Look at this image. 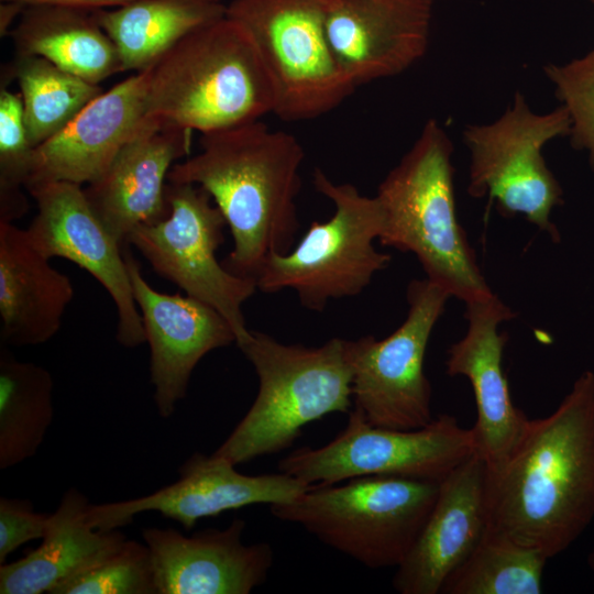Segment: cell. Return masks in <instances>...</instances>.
Returning a JSON list of instances; mask_svg holds the SVG:
<instances>
[{"label":"cell","mask_w":594,"mask_h":594,"mask_svg":"<svg viewBox=\"0 0 594 594\" xmlns=\"http://www.w3.org/2000/svg\"><path fill=\"white\" fill-rule=\"evenodd\" d=\"M487 529L551 559L594 518V373L582 372L559 406L529 419L505 461L485 476Z\"/></svg>","instance_id":"cell-1"},{"label":"cell","mask_w":594,"mask_h":594,"mask_svg":"<svg viewBox=\"0 0 594 594\" xmlns=\"http://www.w3.org/2000/svg\"><path fill=\"white\" fill-rule=\"evenodd\" d=\"M305 151L261 120L201 134L200 152L177 162L168 182L206 190L232 237L223 265L255 278L265 258L288 252L299 230L297 197Z\"/></svg>","instance_id":"cell-2"},{"label":"cell","mask_w":594,"mask_h":594,"mask_svg":"<svg viewBox=\"0 0 594 594\" xmlns=\"http://www.w3.org/2000/svg\"><path fill=\"white\" fill-rule=\"evenodd\" d=\"M452 142L435 119L382 180L380 243L413 253L426 278L464 302L493 294L455 207Z\"/></svg>","instance_id":"cell-3"},{"label":"cell","mask_w":594,"mask_h":594,"mask_svg":"<svg viewBox=\"0 0 594 594\" xmlns=\"http://www.w3.org/2000/svg\"><path fill=\"white\" fill-rule=\"evenodd\" d=\"M274 108L254 42L227 15L189 33L150 67L147 116L193 132L257 121Z\"/></svg>","instance_id":"cell-4"},{"label":"cell","mask_w":594,"mask_h":594,"mask_svg":"<svg viewBox=\"0 0 594 594\" xmlns=\"http://www.w3.org/2000/svg\"><path fill=\"white\" fill-rule=\"evenodd\" d=\"M237 345L254 367L258 389L213 454L238 465L278 453L293 446L306 425L352 409L348 340L332 338L320 346H305L250 330Z\"/></svg>","instance_id":"cell-5"},{"label":"cell","mask_w":594,"mask_h":594,"mask_svg":"<svg viewBox=\"0 0 594 594\" xmlns=\"http://www.w3.org/2000/svg\"><path fill=\"white\" fill-rule=\"evenodd\" d=\"M439 482L372 475L311 486L270 506L324 544L371 568H397L414 546L436 502Z\"/></svg>","instance_id":"cell-6"},{"label":"cell","mask_w":594,"mask_h":594,"mask_svg":"<svg viewBox=\"0 0 594 594\" xmlns=\"http://www.w3.org/2000/svg\"><path fill=\"white\" fill-rule=\"evenodd\" d=\"M312 184L332 201L333 215L311 222L294 249L267 256L255 280L257 290L292 289L302 307L322 311L330 300L361 294L392 257L374 246L384 228L376 196H364L349 183H334L320 168L314 170Z\"/></svg>","instance_id":"cell-7"},{"label":"cell","mask_w":594,"mask_h":594,"mask_svg":"<svg viewBox=\"0 0 594 594\" xmlns=\"http://www.w3.org/2000/svg\"><path fill=\"white\" fill-rule=\"evenodd\" d=\"M327 0H233L226 15L250 34L270 75L274 114L318 118L356 88L337 62L326 32Z\"/></svg>","instance_id":"cell-8"},{"label":"cell","mask_w":594,"mask_h":594,"mask_svg":"<svg viewBox=\"0 0 594 594\" xmlns=\"http://www.w3.org/2000/svg\"><path fill=\"white\" fill-rule=\"evenodd\" d=\"M570 128L562 105L536 113L525 96L515 92L512 105L496 120L463 129L462 139L470 152L469 194L487 197L504 216L520 215L558 240L550 216L562 204L563 191L542 148L553 139L569 136Z\"/></svg>","instance_id":"cell-9"},{"label":"cell","mask_w":594,"mask_h":594,"mask_svg":"<svg viewBox=\"0 0 594 594\" xmlns=\"http://www.w3.org/2000/svg\"><path fill=\"white\" fill-rule=\"evenodd\" d=\"M329 443L304 447L278 462L279 472L308 486L386 475L440 482L475 454L471 429L441 414L427 426L398 430L371 425L355 408Z\"/></svg>","instance_id":"cell-10"},{"label":"cell","mask_w":594,"mask_h":594,"mask_svg":"<svg viewBox=\"0 0 594 594\" xmlns=\"http://www.w3.org/2000/svg\"><path fill=\"white\" fill-rule=\"evenodd\" d=\"M166 198L168 215L135 228L127 244L133 245L156 274L221 314L238 344L250 332L242 308L257 290L256 280L230 272L218 261L227 222L206 190L168 182Z\"/></svg>","instance_id":"cell-11"},{"label":"cell","mask_w":594,"mask_h":594,"mask_svg":"<svg viewBox=\"0 0 594 594\" xmlns=\"http://www.w3.org/2000/svg\"><path fill=\"white\" fill-rule=\"evenodd\" d=\"M406 297L407 316L389 336L348 340L353 408L373 426L398 430L418 429L433 419L424 362L451 296L425 278L411 280Z\"/></svg>","instance_id":"cell-12"},{"label":"cell","mask_w":594,"mask_h":594,"mask_svg":"<svg viewBox=\"0 0 594 594\" xmlns=\"http://www.w3.org/2000/svg\"><path fill=\"white\" fill-rule=\"evenodd\" d=\"M37 212L26 228L33 245L46 257H63L89 273L108 293L117 310V341L125 348L145 342L134 300L125 248L90 207L84 186L45 182L28 189Z\"/></svg>","instance_id":"cell-13"},{"label":"cell","mask_w":594,"mask_h":594,"mask_svg":"<svg viewBox=\"0 0 594 594\" xmlns=\"http://www.w3.org/2000/svg\"><path fill=\"white\" fill-rule=\"evenodd\" d=\"M235 466L213 453L196 452L180 465L174 483L133 499L90 504L89 519L98 529L112 530L141 513L156 512L190 530L202 518L250 505L288 503L311 487L283 472L250 475Z\"/></svg>","instance_id":"cell-14"},{"label":"cell","mask_w":594,"mask_h":594,"mask_svg":"<svg viewBox=\"0 0 594 594\" xmlns=\"http://www.w3.org/2000/svg\"><path fill=\"white\" fill-rule=\"evenodd\" d=\"M128 246L125 260L132 290L150 346L153 399L158 415L168 418L186 397L193 372L204 356L235 343L237 338L229 322L211 306L186 294L154 289Z\"/></svg>","instance_id":"cell-15"},{"label":"cell","mask_w":594,"mask_h":594,"mask_svg":"<svg viewBox=\"0 0 594 594\" xmlns=\"http://www.w3.org/2000/svg\"><path fill=\"white\" fill-rule=\"evenodd\" d=\"M436 0H327L326 32L358 88L397 76L426 54Z\"/></svg>","instance_id":"cell-16"},{"label":"cell","mask_w":594,"mask_h":594,"mask_svg":"<svg viewBox=\"0 0 594 594\" xmlns=\"http://www.w3.org/2000/svg\"><path fill=\"white\" fill-rule=\"evenodd\" d=\"M246 522L234 518L224 529L185 536L173 528L142 530L154 570L157 594H249L270 573V543H245Z\"/></svg>","instance_id":"cell-17"},{"label":"cell","mask_w":594,"mask_h":594,"mask_svg":"<svg viewBox=\"0 0 594 594\" xmlns=\"http://www.w3.org/2000/svg\"><path fill=\"white\" fill-rule=\"evenodd\" d=\"M465 306L468 329L449 348L446 370L471 383L477 414L471 428L475 454L492 469L512 453L529 420L513 403L503 370L507 334L498 328L516 314L494 293Z\"/></svg>","instance_id":"cell-18"},{"label":"cell","mask_w":594,"mask_h":594,"mask_svg":"<svg viewBox=\"0 0 594 594\" xmlns=\"http://www.w3.org/2000/svg\"><path fill=\"white\" fill-rule=\"evenodd\" d=\"M191 139V130L147 116L106 172L85 185L90 207L124 248L135 228L168 215V174L189 155Z\"/></svg>","instance_id":"cell-19"},{"label":"cell","mask_w":594,"mask_h":594,"mask_svg":"<svg viewBox=\"0 0 594 594\" xmlns=\"http://www.w3.org/2000/svg\"><path fill=\"white\" fill-rule=\"evenodd\" d=\"M148 81L150 68L121 80L35 147L25 189L45 182L84 186L99 178L147 118Z\"/></svg>","instance_id":"cell-20"},{"label":"cell","mask_w":594,"mask_h":594,"mask_svg":"<svg viewBox=\"0 0 594 594\" xmlns=\"http://www.w3.org/2000/svg\"><path fill=\"white\" fill-rule=\"evenodd\" d=\"M486 464L476 454L439 482L436 502L414 546L396 568L400 594H438L470 557L486 527Z\"/></svg>","instance_id":"cell-21"},{"label":"cell","mask_w":594,"mask_h":594,"mask_svg":"<svg viewBox=\"0 0 594 594\" xmlns=\"http://www.w3.org/2000/svg\"><path fill=\"white\" fill-rule=\"evenodd\" d=\"M50 260L33 245L26 229L0 222L2 344L38 345L59 331L74 287Z\"/></svg>","instance_id":"cell-22"},{"label":"cell","mask_w":594,"mask_h":594,"mask_svg":"<svg viewBox=\"0 0 594 594\" xmlns=\"http://www.w3.org/2000/svg\"><path fill=\"white\" fill-rule=\"evenodd\" d=\"M90 503L78 490L64 493L41 544L0 564L1 594H55L63 584L114 552L128 538L119 529L94 527Z\"/></svg>","instance_id":"cell-23"},{"label":"cell","mask_w":594,"mask_h":594,"mask_svg":"<svg viewBox=\"0 0 594 594\" xmlns=\"http://www.w3.org/2000/svg\"><path fill=\"white\" fill-rule=\"evenodd\" d=\"M15 56H40L99 85L122 73L118 50L95 10L26 6L10 34Z\"/></svg>","instance_id":"cell-24"},{"label":"cell","mask_w":594,"mask_h":594,"mask_svg":"<svg viewBox=\"0 0 594 594\" xmlns=\"http://www.w3.org/2000/svg\"><path fill=\"white\" fill-rule=\"evenodd\" d=\"M220 0H133L95 16L114 43L123 72L152 67L195 30L226 16Z\"/></svg>","instance_id":"cell-25"},{"label":"cell","mask_w":594,"mask_h":594,"mask_svg":"<svg viewBox=\"0 0 594 594\" xmlns=\"http://www.w3.org/2000/svg\"><path fill=\"white\" fill-rule=\"evenodd\" d=\"M54 382L48 370L21 361L0 346V469L33 458L54 416Z\"/></svg>","instance_id":"cell-26"},{"label":"cell","mask_w":594,"mask_h":594,"mask_svg":"<svg viewBox=\"0 0 594 594\" xmlns=\"http://www.w3.org/2000/svg\"><path fill=\"white\" fill-rule=\"evenodd\" d=\"M29 139L34 147L55 136L103 90L40 56H15Z\"/></svg>","instance_id":"cell-27"},{"label":"cell","mask_w":594,"mask_h":594,"mask_svg":"<svg viewBox=\"0 0 594 594\" xmlns=\"http://www.w3.org/2000/svg\"><path fill=\"white\" fill-rule=\"evenodd\" d=\"M549 559L486 528L470 557L447 579L443 594H539Z\"/></svg>","instance_id":"cell-28"},{"label":"cell","mask_w":594,"mask_h":594,"mask_svg":"<svg viewBox=\"0 0 594 594\" xmlns=\"http://www.w3.org/2000/svg\"><path fill=\"white\" fill-rule=\"evenodd\" d=\"M35 147L24 119L22 99L6 86L0 89V222L22 218L29 210L25 188Z\"/></svg>","instance_id":"cell-29"},{"label":"cell","mask_w":594,"mask_h":594,"mask_svg":"<svg viewBox=\"0 0 594 594\" xmlns=\"http://www.w3.org/2000/svg\"><path fill=\"white\" fill-rule=\"evenodd\" d=\"M55 594H157L150 550L145 542L127 539Z\"/></svg>","instance_id":"cell-30"},{"label":"cell","mask_w":594,"mask_h":594,"mask_svg":"<svg viewBox=\"0 0 594 594\" xmlns=\"http://www.w3.org/2000/svg\"><path fill=\"white\" fill-rule=\"evenodd\" d=\"M543 73L569 113L571 145L586 151L594 165V46L569 63L544 65Z\"/></svg>","instance_id":"cell-31"},{"label":"cell","mask_w":594,"mask_h":594,"mask_svg":"<svg viewBox=\"0 0 594 594\" xmlns=\"http://www.w3.org/2000/svg\"><path fill=\"white\" fill-rule=\"evenodd\" d=\"M51 513L35 512L32 501L0 498V564L29 541L42 539L48 528Z\"/></svg>","instance_id":"cell-32"},{"label":"cell","mask_w":594,"mask_h":594,"mask_svg":"<svg viewBox=\"0 0 594 594\" xmlns=\"http://www.w3.org/2000/svg\"><path fill=\"white\" fill-rule=\"evenodd\" d=\"M1 1H14V2H20L24 6L43 4V6L98 10V9L120 7L133 0H1Z\"/></svg>","instance_id":"cell-33"},{"label":"cell","mask_w":594,"mask_h":594,"mask_svg":"<svg viewBox=\"0 0 594 594\" xmlns=\"http://www.w3.org/2000/svg\"><path fill=\"white\" fill-rule=\"evenodd\" d=\"M26 6L14 1H1L0 6V35L10 34L13 20L21 15Z\"/></svg>","instance_id":"cell-34"},{"label":"cell","mask_w":594,"mask_h":594,"mask_svg":"<svg viewBox=\"0 0 594 594\" xmlns=\"http://www.w3.org/2000/svg\"><path fill=\"white\" fill-rule=\"evenodd\" d=\"M587 565L592 572V575H593V586H594V548L592 549V551L588 553L587 556Z\"/></svg>","instance_id":"cell-35"},{"label":"cell","mask_w":594,"mask_h":594,"mask_svg":"<svg viewBox=\"0 0 594 594\" xmlns=\"http://www.w3.org/2000/svg\"><path fill=\"white\" fill-rule=\"evenodd\" d=\"M592 3H594V0H590Z\"/></svg>","instance_id":"cell-36"}]
</instances>
